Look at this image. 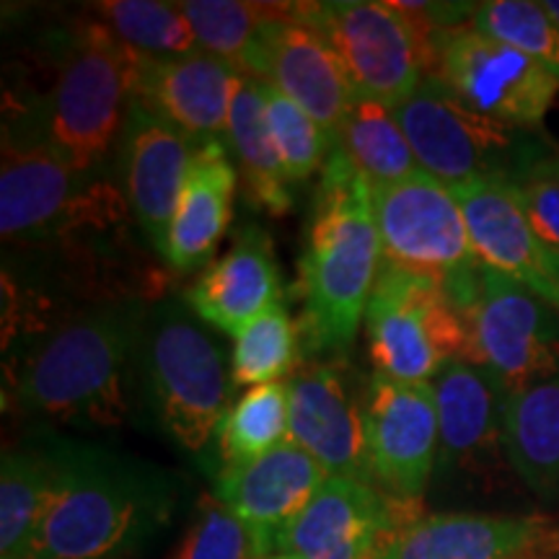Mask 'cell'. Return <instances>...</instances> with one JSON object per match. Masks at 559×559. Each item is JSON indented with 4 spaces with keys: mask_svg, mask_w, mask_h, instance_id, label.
<instances>
[{
    "mask_svg": "<svg viewBox=\"0 0 559 559\" xmlns=\"http://www.w3.org/2000/svg\"><path fill=\"white\" fill-rule=\"evenodd\" d=\"M383 264L373 190L340 148L332 151L300 257V337L313 355H342L358 340Z\"/></svg>",
    "mask_w": 559,
    "mask_h": 559,
    "instance_id": "cell-1",
    "label": "cell"
},
{
    "mask_svg": "<svg viewBox=\"0 0 559 559\" xmlns=\"http://www.w3.org/2000/svg\"><path fill=\"white\" fill-rule=\"evenodd\" d=\"M50 453L55 495L32 559H107L166 526L177 487L156 466L94 445Z\"/></svg>",
    "mask_w": 559,
    "mask_h": 559,
    "instance_id": "cell-2",
    "label": "cell"
},
{
    "mask_svg": "<svg viewBox=\"0 0 559 559\" xmlns=\"http://www.w3.org/2000/svg\"><path fill=\"white\" fill-rule=\"evenodd\" d=\"M143 321L138 304L120 300L62 324L19 368L16 402L60 423L117 428L128 415L124 366Z\"/></svg>",
    "mask_w": 559,
    "mask_h": 559,
    "instance_id": "cell-3",
    "label": "cell"
},
{
    "mask_svg": "<svg viewBox=\"0 0 559 559\" xmlns=\"http://www.w3.org/2000/svg\"><path fill=\"white\" fill-rule=\"evenodd\" d=\"M140 55L102 21H86L70 37L37 130L70 169L96 174L122 135L135 96Z\"/></svg>",
    "mask_w": 559,
    "mask_h": 559,
    "instance_id": "cell-4",
    "label": "cell"
},
{
    "mask_svg": "<svg viewBox=\"0 0 559 559\" xmlns=\"http://www.w3.org/2000/svg\"><path fill=\"white\" fill-rule=\"evenodd\" d=\"M128 198L96 174L70 169L37 130L3 128L0 236L5 243L68 241L104 234L128 218Z\"/></svg>",
    "mask_w": 559,
    "mask_h": 559,
    "instance_id": "cell-5",
    "label": "cell"
},
{
    "mask_svg": "<svg viewBox=\"0 0 559 559\" xmlns=\"http://www.w3.org/2000/svg\"><path fill=\"white\" fill-rule=\"evenodd\" d=\"M290 9L330 41L360 99L396 109L430 75L436 29L400 3L334 0Z\"/></svg>",
    "mask_w": 559,
    "mask_h": 559,
    "instance_id": "cell-6",
    "label": "cell"
},
{
    "mask_svg": "<svg viewBox=\"0 0 559 559\" xmlns=\"http://www.w3.org/2000/svg\"><path fill=\"white\" fill-rule=\"evenodd\" d=\"M368 355L376 373L432 383L469 355V324L436 277L383 262L366 309Z\"/></svg>",
    "mask_w": 559,
    "mask_h": 559,
    "instance_id": "cell-7",
    "label": "cell"
},
{
    "mask_svg": "<svg viewBox=\"0 0 559 559\" xmlns=\"http://www.w3.org/2000/svg\"><path fill=\"white\" fill-rule=\"evenodd\" d=\"M140 345L160 428L181 449L202 451L230 409L221 347L171 300L145 317Z\"/></svg>",
    "mask_w": 559,
    "mask_h": 559,
    "instance_id": "cell-8",
    "label": "cell"
},
{
    "mask_svg": "<svg viewBox=\"0 0 559 559\" xmlns=\"http://www.w3.org/2000/svg\"><path fill=\"white\" fill-rule=\"evenodd\" d=\"M373 213L383 262L436 277L466 319L485 262L449 187L419 169L396 185L373 190Z\"/></svg>",
    "mask_w": 559,
    "mask_h": 559,
    "instance_id": "cell-9",
    "label": "cell"
},
{
    "mask_svg": "<svg viewBox=\"0 0 559 559\" xmlns=\"http://www.w3.org/2000/svg\"><path fill=\"white\" fill-rule=\"evenodd\" d=\"M430 75L464 107L513 130L539 128L559 91L539 60L461 24L432 37Z\"/></svg>",
    "mask_w": 559,
    "mask_h": 559,
    "instance_id": "cell-10",
    "label": "cell"
},
{
    "mask_svg": "<svg viewBox=\"0 0 559 559\" xmlns=\"http://www.w3.org/2000/svg\"><path fill=\"white\" fill-rule=\"evenodd\" d=\"M419 169L449 190L477 179H508L534 140L464 107L438 79L428 75L394 109Z\"/></svg>",
    "mask_w": 559,
    "mask_h": 559,
    "instance_id": "cell-11",
    "label": "cell"
},
{
    "mask_svg": "<svg viewBox=\"0 0 559 559\" xmlns=\"http://www.w3.org/2000/svg\"><path fill=\"white\" fill-rule=\"evenodd\" d=\"M466 324V360L492 370L508 391L559 373L557 313L519 280L485 264Z\"/></svg>",
    "mask_w": 559,
    "mask_h": 559,
    "instance_id": "cell-12",
    "label": "cell"
},
{
    "mask_svg": "<svg viewBox=\"0 0 559 559\" xmlns=\"http://www.w3.org/2000/svg\"><path fill=\"white\" fill-rule=\"evenodd\" d=\"M362 417L373 487L396 506L415 510L440 451L436 389L373 373L366 383Z\"/></svg>",
    "mask_w": 559,
    "mask_h": 559,
    "instance_id": "cell-13",
    "label": "cell"
},
{
    "mask_svg": "<svg viewBox=\"0 0 559 559\" xmlns=\"http://www.w3.org/2000/svg\"><path fill=\"white\" fill-rule=\"evenodd\" d=\"M243 73L254 75L309 111L337 145L355 94L345 66L317 29L293 16L290 3H272Z\"/></svg>",
    "mask_w": 559,
    "mask_h": 559,
    "instance_id": "cell-14",
    "label": "cell"
},
{
    "mask_svg": "<svg viewBox=\"0 0 559 559\" xmlns=\"http://www.w3.org/2000/svg\"><path fill=\"white\" fill-rule=\"evenodd\" d=\"M290 443L330 477L373 485L366 449V386L342 362H306L288 381Z\"/></svg>",
    "mask_w": 559,
    "mask_h": 559,
    "instance_id": "cell-15",
    "label": "cell"
},
{
    "mask_svg": "<svg viewBox=\"0 0 559 559\" xmlns=\"http://www.w3.org/2000/svg\"><path fill=\"white\" fill-rule=\"evenodd\" d=\"M402 506L381 489L347 477H326L288 526L275 549L296 559H376L396 531Z\"/></svg>",
    "mask_w": 559,
    "mask_h": 559,
    "instance_id": "cell-16",
    "label": "cell"
},
{
    "mask_svg": "<svg viewBox=\"0 0 559 559\" xmlns=\"http://www.w3.org/2000/svg\"><path fill=\"white\" fill-rule=\"evenodd\" d=\"M194 148V140L132 96L120 135L124 198L138 228L160 257L166 254Z\"/></svg>",
    "mask_w": 559,
    "mask_h": 559,
    "instance_id": "cell-17",
    "label": "cell"
},
{
    "mask_svg": "<svg viewBox=\"0 0 559 559\" xmlns=\"http://www.w3.org/2000/svg\"><path fill=\"white\" fill-rule=\"evenodd\" d=\"M479 260L519 280L559 311V251L542 241L508 179H477L453 187Z\"/></svg>",
    "mask_w": 559,
    "mask_h": 559,
    "instance_id": "cell-18",
    "label": "cell"
},
{
    "mask_svg": "<svg viewBox=\"0 0 559 559\" xmlns=\"http://www.w3.org/2000/svg\"><path fill=\"white\" fill-rule=\"evenodd\" d=\"M243 73L234 62L194 50L177 58L140 55L135 99L194 143H226L228 115Z\"/></svg>",
    "mask_w": 559,
    "mask_h": 559,
    "instance_id": "cell-19",
    "label": "cell"
},
{
    "mask_svg": "<svg viewBox=\"0 0 559 559\" xmlns=\"http://www.w3.org/2000/svg\"><path fill=\"white\" fill-rule=\"evenodd\" d=\"M557 531L539 515H425L396 531L376 559H547Z\"/></svg>",
    "mask_w": 559,
    "mask_h": 559,
    "instance_id": "cell-20",
    "label": "cell"
},
{
    "mask_svg": "<svg viewBox=\"0 0 559 559\" xmlns=\"http://www.w3.org/2000/svg\"><path fill=\"white\" fill-rule=\"evenodd\" d=\"M185 300L202 321L234 337L283 306V272L267 230L254 223L243 226L226 254L187 288Z\"/></svg>",
    "mask_w": 559,
    "mask_h": 559,
    "instance_id": "cell-21",
    "label": "cell"
},
{
    "mask_svg": "<svg viewBox=\"0 0 559 559\" xmlns=\"http://www.w3.org/2000/svg\"><path fill=\"white\" fill-rule=\"evenodd\" d=\"M326 477L317 459L288 440L251 464L223 469L215 487L223 506L254 528L272 551L280 531L309 506Z\"/></svg>",
    "mask_w": 559,
    "mask_h": 559,
    "instance_id": "cell-22",
    "label": "cell"
},
{
    "mask_svg": "<svg viewBox=\"0 0 559 559\" xmlns=\"http://www.w3.org/2000/svg\"><path fill=\"white\" fill-rule=\"evenodd\" d=\"M438 404L443 469H469L502 449V415L510 391L492 370L472 360H453L432 381Z\"/></svg>",
    "mask_w": 559,
    "mask_h": 559,
    "instance_id": "cell-23",
    "label": "cell"
},
{
    "mask_svg": "<svg viewBox=\"0 0 559 559\" xmlns=\"http://www.w3.org/2000/svg\"><path fill=\"white\" fill-rule=\"evenodd\" d=\"M236 185L239 171L226 143H202L194 148L164 254L174 270L198 272L213 264L218 243L234 221Z\"/></svg>",
    "mask_w": 559,
    "mask_h": 559,
    "instance_id": "cell-24",
    "label": "cell"
},
{
    "mask_svg": "<svg viewBox=\"0 0 559 559\" xmlns=\"http://www.w3.org/2000/svg\"><path fill=\"white\" fill-rule=\"evenodd\" d=\"M502 451L528 489L544 498L559 492V373L510 391Z\"/></svg>",
    "mask_w": 559,
    "mask_h": 559,
    "instance_id": "cell-25",
    "label": "cell"
},
{
    "mask_svg": "<svg viewBox=\"0 0 559 559\" xmlns=\"http://www.w3.org/2000/svg\"><path fill=\"white\" fill-rule=\"evenodd\" d=\"M226 145L234 151L249 200L264 213L283 218L293 210V185L285 177L277 148L272 143L262 81L243 73L230 102Z\"/></svg>",
    "mask_w": 559,
    "mask_h": 559,
    "instance_id": "cell-26",
    "label": "cell"
},
{
    "mask_svg": "<svg viewBox=\"0 0 559 559\" xmlns=\"http://www.w3.org/2000/svg\"><path fill=\"white\" fill-rule=\"evenodd\" d=\"M55 461L47 451H9L0 469V559H32L52 506Z\"/></svg>",
    "mask_w": 559,
    "mask_h": 559,
    "instance_id": "cell-27",
    "label": "cell"
},
{
    "mask_svg": "<svg viewBox=\"0 0 559 559\" xmlns=\"http://www.w3.org/2000/svg\"><path fill=\"white\" fill-rule=\"evenodd\" d=\"M334 148L345 153L349 164L368 181L370 190L396 185L419 171L415 151L394 109H389L386 104L360 99V96L349 109Z\"/></svg>",
    "mask_w": 559,
    "mask_h": 559,
    "instance_id": "cell-28",
    "label": "cell"
},
{
    "mask_svg": "<svg viewBox=\"0 0 559 559\" xmlns=\"http://www.w3.org/2000/svg\"><path fill=\"white\" fill-rule=\"evenodd\" d=\"M290 438L288 383L249 389L226 412L218 428L221 459L226 469L251 464Z\"/></svg>",
    "mask_w": 559,
    "mask_h": 559,
    "instance_id": "cell-29",
    "label": "cell"
},
{
    "mask_svg": "<svg viewBox=\"0 0 559 559\" xmlns=\"http://www.w3.org/2000/svg\"><path fill=\"white\" fill-rule=\"evenodd\" d=\"M96 19L145 58H177L194 52V32L179 5L158 0H104L94 5Z\"/></svg>",
    "mask_w": 559,
    "mask_h": 559,
    "instance_id": "cell-30",
    "label": "cell"
},
{
    "mask_svg": "<svg viewBox=\"0 0 559 559\" xmlns=\"http://www.w3.org/2000/svg\"><path fill=\"white\" fill-rule=\"evenodd\" d=\"M300 347L304 342L290 311L285 306H275L236 337L230 383L249 389L283 383L285 376L298 366Z\"/></svg>",
    "mask_w": 559,
    "mask_h": 559,
    "instance_id": "cell-31",
    "label": "cell"
},
{
    "mask_svg": "<svg viewBox=\"0 0 559 559\" xmlns=\"http://www.w3.org/2000/svg\"><path fill=\"white\" fill-rule=\"evenodd\" d=\"M190 21L200 50L234 62L243 73L262 24L270 16L267 3H241V0H187L179 3Z\"/></svg>",
    "mask_w": 559,
    "mask_h": 559,
    "instance_id": "cell-32",
    "label": "cell"
},
{
    "mask_svg": "<svg viewBox=\"0 0 559 559\" xmlns=\"http://www.w3.org/2000/svg\"><path fill=\"white\" fill-rule=\"evenodd\" d=\"M264 109L272 143H275L280 164L290 185H304L317 171H324L334 143L309 111H304L296 102L288 99L283 91L262 81Z\"/></svg>",
    "mask_w": 559,
    "mask_h": 559,
    "instance_id": "cell-33",
    "label": "cell"
},
{
    "mask_svg": "<svg viewBox=\"0 0 559 559\" xmlns=\"http://www.w3.org/2000/svg\"><path fill=\"white\" fill-rule=\"evenodd\" d=\"M474 29L539 60L559 79V24L542 3L489 0L474 9Z\"/></svg>",
    "mask_w": 559,
    "mask_h": 559,
    "instance_id": "cell-34",
    "label": "cell"
},
{
    "mask_svg": "<svg viewBox=\"0 0 559 559\" xmlns=\"http://www.w3.org/2000/svg\"><path fill=\"white\" fill-rule=\"evenodd\" d=\"M267 547L234 510L202 495L194 519L171 559H267Z\"/></svg>",
    "mask_w": 559,
    "mask_h": 559,
    "instance_id": "cell-35",
    "label": "cell"
},
{
    "mask_svg": "<svg viewBox=\"0 0 559 559\" xmlns=\"http://www.w3.org/2000/svg\"><path fill=\"white\" fill-rule=\"evenodd\" d=\"M508 185L542 241L559 251V151L531 143Z\"/></svg>",
    "mask_w": 559,
    "mask_h": 559,
    "instance_id": "cell-36",
    "label": "cell"
},
{
    "mask_svg": "<svg viewBox=\"0 0 559 559\" xmlns=\"http://www.w3.org/2000/svg\"><path fill=\"white\" fill-rule=\"evenodd\" d=\"M542 5H544V11H547L549 16L559 24V0H547V3H542Z\"/></svg>",
    "mask_w": 559,
    "mask_h": 559,
    "instance_id": "cell-37",
    "label": "cell"
},
{
    "mask_svg": "<svg viewBox=\"0 0 559 559\" xmlns=\"http://www.w3.org/2000/svg\"><path fill=\"white\" fill-rule=\"evenodd\" d=\"M267 559H296V557H285V555H275V557H267Z\"/></svg>",
    "mask_w": 559,
    "mask_h": 559,
    "instance_id": "cell-38",
    "label": "cell"
},
{
    "mask_svg": "<svg viewBox=\"0 0 559 559\" xmlns=\"http://www.w3.org/2000/svg\"><path fill=\"white\" fill-rule=\"evenodd\" d=\"M557 559H559V557H557Z\"/></svg>",
    "mask_w": 559,
    "mask_h": 559,
    "instance_id": "cell-39",
    "label": "cell"
}]
</instances>
